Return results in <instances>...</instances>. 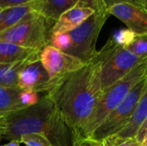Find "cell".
Returning a JSON list of instances; mask_svg holds the SVG:
<instances>
[{"instance_id": "34", "label": "cell", "mask_w": 147, "mask_h": 146, "mask_svg": "<svg viewBox=\"0 0 147 146\" xmlns=\"http://www.w3.org/2000/svg\"><path fill=\"white\" fill-rule=\"evenodd\" d=\"M1 139H2V138H1V137H0V141H1Z\"/></svg>"}, {"instance_id": "27", "label": "cell", "mask_w": 147, "mask_h": 146, "mask_svg": "<svg viewBox=\"0 0 147 146\" xmlns=\"http://www.w3.org/2000/svg\"><path fill=\"white\" fill-rule=\"evenodd\" d=\"M147 133V118L146 119V120L144 121V123L142 124V126H140L139 132H138V134L136 136V139L140 142L141 139L144 138V136Z\"/></svg>"}, {"instance_id": "28", "label": "cell", "mask_w": 147, "mask_h": 146, "mask_svg": "<svg viewBox=\"0 0 147 146\" xmlns=\"http://www.w3.org/2000/svg\"><path fill=\"white\" fill-rule=\"evenodd\" d=\"M78 2H80L84 3V5L92 8L93 9L96 10V0H77Z\"/></svg>"}, {"instance_id": "19", "label": "cell", "mask_w": 147, "mask_h": 146, "mask_svg": "<svg viewBox=\"0 0 147 146\" xmlns=\"http://www.w3.org/2000/svg\"><path fill=\"white\" fill-rule=\"evenodd\" d=\"M136 34L132 30L127 28H121L116 30L110 39L118 46L127 48L134 40Z\"/></svg>"}, {"instance_id": "29", "label": "cell", "mask_w": 147, "mask_h": 146, "mask_svg": "<svg viewBox=\"0 0 147 146\" xmlns=\"http://www.w3.org/2000/svg\"><path fill=\"white\" fill-rule=\"evenodd\" d=\"M20 145H21L20 140L16 139V140H11L8 144H5V145H3L0 146H20Z\"/></svg>"}, {"instance_id": "12", "label": "cell", "mask_w": 147, "mask_h": 146, "mask_svg": "<svg viewBox=\"0 0 147 146\" xmlns=\"http://www.w3.org/2000/svg\"><path fill=\"white\" fill-rule=\"evenodd\" d=\"M77 3V0H40L33 1L32 4L36 13L55 22L64 12Z\"/></svg>"}, {"instance_id": "20", "label": "cell", "mask_w": 147, "mask_h": 146, "mask_svg": "<svg viewBox=\"0 0 147 146\" xmlns=\"http://www.w3.org/2000/svg\"><path fill=\"white\" fill-rule=\"evenodd\" d=\"M101 143L102 146H141L136 137L119 138L115 135L103 139Z\"/></svg>"}, {"instance_id": "31", "label": "cell", "mask_w": 147, "mask_h": 146, "mask_svg": "<svg viewBox=\"0 0 147 146\" xmlns=\"http://www.w3.org/2000/svg\"><path fill=\"white\" fill-rule=\"evenodd\" d=\"M140 3L142 8H144L146 10H147V0H140Z\"/></svg>"}, {"instance_id": "25", "label": "cell", "mask_w": 147, "mask_h": 146, "mask_svg": "<svg viewBox=\"0 0 147 146\" xmlns=\"http://www.w3.org/2000/svg\"><path fill=\"white\" fill-rule=\"evenodd\" d=\"M34 0H0V8L3 9L21 6L32 3Z\"/></svg>"}, {"instance_id": "16", "label": "cell", "mask_w": 147, "mask_h": 146, "mask_svg": "<svg viewBox=\"0 0 147 146\" xmlns=\"http://www.w3.org/2000/svg\"><path fill=\"white\" fill-rule=\"evenodd\" d=\"M39 58L40 55L19 62L10 64H0V85L9 88H18V76L21 71L29 62Z\"/></svg>"}, {"instance_id": "26", "label": "cell", "mask_w": 147, "mask_h": 146, "mask_svg": "<svg viewBox=\"0 0 147 146\" xmlns=\"http://www.w3.org/2000/svg\"><path fill=\"white\" fill-rule=\"evenodd\" d=\"M9 114H0V137L3 138L8 130L7 116Z\"/></svg>"}, {"instance_id": "13", "label": "cell", "mask_w": 147, "mask_h": 146, "mask_svg": "<svg viewBox=\"0 0 147 146\" xmlns=\"http://www.w3.org/2000/svg\"><path fill=\"white\" fill-rule=\"evenodd\" d=\"M40 52V51L13 43L0 41V64H10L26 60L39 56Z\"/></svg>"}, {"instance_id": "22", "label": "cell", "mask_w": 147, "mask_h": 146, "mask_svg": "<svg viewBox=\"0 0 147 146\" xmlns=\"http://www.w3.org/2000/svg\"><path fill=\"white\" fill-rule=\"evenodd\" d=\"M19 100L25 108H28L36 105L40 101V96L38 92L34 90L21 89L19 94Z\"/></svg>"}, {"instance_id": "30", "label": "cell", "mask_w": 147, "mask_h": 146, "mask_svg": "<svg viewBox=\"0 0 147 146\" xmlns=\"http://www.w3.org/2000/svg\"><path fill=\"white\" fill-rule=\"evenodd\" d=\"M140 145L141 146H147V133L144 136V138L140 141Z\"/></svg>"}, {"instance_id": "5", "label": "cell", "mask_w": 147, "mask_h": 146, "mask_svg": "<svg viewBox=\"0 0 147 146\" xmlns=\"http://www.w3.org/2000/svg\"><path fill=\"white\" fill-rule=\"evenodd\" d=\"M92 59L99 65L102 90L120 81L137 65L146 60L136 56L127 48L116 45L110 38Z\"/></svg>"}, {"instance_id": "2", "label": "cell", "mask_w": 147, "mask_h": 146, "mask_svg": "<svg viewBox=\"0 0 147 146\" xmlns=\"http://www.w3.org/2000/svg\"><path fill=\"white\" fill-rule=\"evenodd\" d=\"M8 130L3 138L16 140L27 134H40L53 146H71L73 133L66 125L55 104L47 95L39 102L7 116Z\"/></svg>"}, {"instance_id": "4", "label": "cell", "mask_w": 147, "mask_h": 146, "mask_svg": "<svg viewBox=\"0 0 147 146\" xmlns=\"http://www.w3.org/2000/svg\"><path fill=\"white\" fill-rule=\"evenodd\" d=\"M146 69L147 59L137 65L120 81L106 88L102 91L94 113L78 135L90 138L105 118L123 101L135 84L145 77Z\"/></svg>"}, {"instance_id": "15", "label": "cell", "mask_w": 147, "mask_h": 146, "mask_svg": "<svg viewBox=\"0 0 147 146\" xmlns=\"http://www.w3.org/2000/svg\"><path fill=\"white\" fill-rule=\"evenodd\" d=\"M32 3L3 9L0 13V33L36 14Z\"/></svg>"}, {"instance_id": "8", "label": "cell", "mask_w": 147, "mask_h": 146, "mask_svg": "<svg viewBox=\"0 0 147 146\" xmlns=\"http://www.w3.org/2000/svg\"><path fill=\"white\" fill-rule=\"evenodd\" d=\"M40 60L52 82L84 67L86 63L48 45L40 52Z\"/></svg>"}, {"instance_id": "9", "label": "cell", "mask_w": 147, "mask_h": 146, "mask_svg": "<svg viewBox=\"0 0 147 146\" xmlns=\"http://www.w3.org/2000/svg\"><path fill=\"white\" fill-rule=\"evenodd\" d=\"M17 85L20 89H32L38 93H47L52 89L53 82L50 80L39 58L29 62L21 71Z\"/></svg>"}, {"instance_id": "7", "label": "cell", "mask_w": 147, "mask_h": 146, "mask_svg": "<svg viewBox=\"0 0 147 146\" xmlns=\"http://www.w3.org/2000/svg\"><path fill=\"white\" fill-rule=\"evenodd\" d=\"M146 86V79L145 75L130 90L123 101L105 118L90 138L101 142L109 137L117 134L125 128L133 119Z\"/></svg>"}, {"instance_id": "10", "label": "cell", "mask_w": 147, "mask_h": 146, "mask_svg": "<svg viewBox=\"0 0 147 146\" xmlns=\"http://www.w3.org/2000/svg\"><path fill=\"white\" fill-rule=\"evenodd\" d=\"M107 13L121 21L136 34H147V10L131 3H119L110 7Z\"/></svg>"}, {"instance_id": "6", "label": "cell", "mask_w": 147, "mask_h": 146, "mask_svg": "<svg viewBox=\"0 0 147 146\" xmlns=\"http://www.w3.org/2000/svg\"><path fill=\"white\" fill-rule=\"evenodd\" d=\"M54 23L36 13L14 27L1 32L0 41L13 43L40 52L50 44Z\"/></svg>"}, {"instance_id": "14", "label": "cell", "mask_w": 147, "mask_h": 146, "mask_svg": "<svg viewBox=\"0 0 147 146\" xmlns=\"http://www.w3.org/2000/svg\"><path fill=\"white\" fill-rule=\"evenodd\" d=\"M146 89L139 101L137 108L134 112L133 119L127 125L125 128H123L120 133L115 134V136L119 138H132L136 137L138 132L147 118V69L146 72ZM114 136V135H113Z\"/></svg>"}, {"instance_id": "18", "label": "cell", "mask_w": 147, "mask_h": 146, "mask_svg": "<svg viewBox=\"0 0 147 146\" xmlns=\"http://www.w3.org/2000/svg\"><path fill=\"white\" fill-rule=\"evenodd\" d=\"M136 56L147 59V34H136L133 42L127 47Z\"/></svg>"}, {"instance_id": "24", "label": "cell", "mask_w": 147, "mask_h": 146, "mask_svg": "<svg viewBox=\"0 0 147 146\" xmlns=\"http://www.w3.org/2000/svg\"><path fill=\"white\" fill-rule=\"evenodd\" d=\"M71 146H102V143L90 138H84L78 134H73Z\"/></svg>"}, {"instance_id": "23", "label": "cell", "mask_w": 147, "mask_h": 146, "mask_svg": "<svg viewBox=\"0 0 147 146\" xmlns=\"http://www.w3.org/2000/svg\"><path fill=\"white\" fill-rule=\"evenodd\" d=\"M96 11H100V12H106L108 9L119 3H131L139 7H142L140 0H96Z\"/></svg>"}, {"instance_id": "17", "label": "cell", "mask_w": 147, "mask_h": 146, "mask_svg": "<svg viewBox=\"0 0 147 146\" xmlns=\"http://www.w3.org/2000/svg\"><path fill=\"white\" fill-rule=\"evenodd\" d=\"M19 88H9L0 85V114H9L25 108L19 100Z\"/></svg>"}, {"instance_id": "33", "label": "cell", "mask_w": 147, "mask_h": 146, "mask_svg": "<svg viewBox=\"0 0 147 146\" xmlns=\"http://www.w3.org/2000/svg\"><path fill=\"white\" fill-rule=\"evenodd\" d=\"M34 1H40V0H34Z\"/></svg>"}, {"instance_id": "1", "label": "cell", "mask_w": 147, "mask_h": 146, "mask_svg": "<svg viewBox=\"0 0 147 146\" xmlns=\"http://www.w3.org/2000/svg\"><path fill=\"white\" fill-rule=\"evenodd\" d=\"M99 65L91 59L81 69L53 83L47 92L73 134H80L102 94Z\"/></svg>"}, {"instance_id": "21", "label": "cell", "mask_w": 147, "mask_h": 146, "mask_svg": "<svg viewBox=\"0 0 147 146\" xmlns=\"http://www.w3.org/2000/svg\"><path fill=\"white\" fill-rule=\"evenodd\" d=\"M19 140L25 146H53L46 137L36 133L23 135Z\"/></svg>"}, {"instance_id": "3", "label": "cell", "mask_w": 147, "mask_h": 146, "mask_svg": "<svg viewBox=\"0 0 147 146\" xmlns=\"http://www.w3.org/2000/svg\"><path fill=\"white\" fill-rule=\"evenodd\" d=\"M109 16L106 12L96 11L73 30L53 34L49 45L87 63L97 52V38Z\"/></svg>"}, {"instance_id": "32", "label": "cell", "mask_w": 147, "mask_h": 146, "mask_svg": "<svg viewBox=\"0 0 147 146\" xmlns=\"http://www.w3.org/2000/svg\"><path fill=\"white\" fill-rule=\"evenodd\" d=\"M2 11H3V9H1V8H0V13H1Z\"/></svg>"}, {"instance_id": "11", "label": "cell", "mask_w": 147, "mask_h": 146, "mask_svg": "<svg viewBox=\"0 0 147 146\" xmlns=\"http://www.w3.org/2000/svg\"><path fill=\"white\" fill-rule=\"evenodd\" d=\"M95 12L96 10L92 8L88 7L80 2H78L73 7L64 12L55 22L52 28V34L66 33L73 30L74 28L80 26Z\"/></svg>"}]
</instances>
